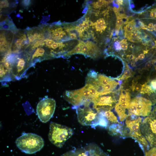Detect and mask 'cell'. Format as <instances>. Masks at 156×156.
Instances as JSON below:
<instances>
[{"instance_id": "6da1fadb", "label": "cell", "mask_w": 156, "mask_h": 156, "mask_svg": "<svg viewBox=\"0 0 156 156\" xmlns=\"http://www.w3.org/2000/svg\"><path fill=\"white\" fill-rule=\"evenodd\" d=\"M16 146L22 152L32 154L40 151L44 146V142L40 136L32 133H24L16 140Z\"/></svg>"}, {"instance_id": "7a4b0ae2", "label": "cell", "mask_w": 156, "mask_h": 156, "mask_svg": "<svg viewBox=\"0 0 156 156\" xmlns=\"http://www.w3.org/2000/svg\"><path fill=\"white\" fill-rule=\"evenodd\" d=\"M142 118L138 116L131 115L128 116L125 121V126L123 128V135L133 138L140 143L142 150L146 151L149 148L148 143L142 135L140 127Z\"/></svg>"}, {"instance_id": "3957f363", "label": "cell", "mask_w": 156, "mask_h": 156, "mask_svg": "<svg viewBox=\"0 0 156 156\" xmlns=\"http://www.w3.org/2000/svg\"><path fill=\"white\" fill-rule=\"evenodd\" d=\"M76 110L78 121L84 126H90L94 128L98 125L99 112L93 107L90 101L75 107Z\"/></svg>"}, {"instance_id": "277c9868", "label": "cell", "mask_w": 156, "mask_h": 156, "mask_svg": "<svg viewBox=\"0 0 156 156\" xmlns=\"http://www.w3.org/2000/svg\"><path fill=\"white\" fill-rule=\"evenodd\" d=\"M49 129V140L52 144L59 148L62 147L73 133L71 128L53 122L50 123Z\"/></svg>"}, {"instance_id": "5b68a950", "label": "cell", "mask_w": 156, "mask_h": 156, "mask_svg": "<svg viewBox=\"0 0 156 156\" xmlns=\"http://www.w3.org/2000/svg\"><path fill=\"white\" fill-rule=\"evenodd\" d=\"M140 130L147 141L149 149L156 146V107L141 122Z\"/></svg>"}, {"instance_id": "8992f818", "label": "cell", "mask_w": 156, "mask_h": 156, "mask_svg": "<svg viewBox=\"0 0 156 156\" xmlns=\"http://www.w3.org/2000/svg\"><path fill=\"white\" fill-rule=\"evenodd\" d=\"M31 55L27 53L16 55L15 58L10 62L11 64V73L13 78L18 79L21 78L31 64Z\"/></svg>"}, {"instance_id": "52a82bcc", "label": "cell", "mask_w": 156, "mask_h": 156, "mask_svg": "<svg viewBox=\"0 0 156 156\" xmlns=\"http://www.w3.org/2000/svg\"><path fill=\"white\" fill-rule=\"evenodd\" d=\"M55 106V101L50 98L43 99L38 102L36 112L41 122L46 123L49 121L54 113Z\"/></svg>"}, {"instance_id": "ba28073f", "label": "cell", "mask_w": 156, "mask_h": 156, "mask_svg": "<svg viewBox=\"0 0 156 156\" xmlns=\"http://www.w3.org/2000/svg\"><path fill=\"white\" fill-rule=\"evenodd\" d=\"M62 156H109L97 145L91 143L81 148L72 150Z\"/></svg>"}, {"instance_id": "9c48e42d", "label": "cell", "mask_w": 156, "mask_h": 156, "mask_svg": "<svg viewBox=\"0 0 156 156\" xmlns=\"http://www.w3.org/2000/svg\"><path fill=\"white\" fill-rule=\"evenodd\" d=\"M135 104L138 116H148L151 113L152 103L150 101L141 97H136L131 101Z\"/></svg>"}, {"instance_id": "30bf717a", "label": "cell", "mask_w": 156, "mask_h": 156, "mask_svg": "<svg viewBox=\"0 0 156 156\" xmlns=\"http://www.w3.org/2000/svg\"><path fill=\"white\" fill-rule=\"evenodd\" d=\"M87 45V50L85 56L94 58L99 55V51L97 46L91 41L86 42Z\"/></svg>"}, {"instance_id": "8fae6325", "label": "cell", "mask_w": 156, "mask_h": 156, "mask_svg": "<svg viewBox=\"0 0 156 156\" xmlns=\"http://www.w3.org/2000/svg\"><path fill=\"white\" fill-rule=\"evenodd\" d=\"M92 26H94L96 31L101 33L105 31L107 27L105 21L103 18L99 19L96 22L93 23Z\"/></svg>"}, {"instance_id": "7c38bea8", "label": "cell", "mask_w": 156, "mask_h": 156, "mask_svg": "<svg viewBox=\"0 0 156 156\" xmlns=\"http://www.w3.org/2000/svg\"><path fill=\"white\" fill-rule=\"evenodd\" d=\"M83 42V41L81 40L79 41L78 44L75 46V47L73 49L67 52L64 55V56L68 57L72 55L75 54H81V51L82 47Z\"/></svg>"}, {"instance_id": "4fadbf2b", "label": "cell", "mask_w": 156, "mask_h": 156, "mask_svg": "<svg viewBox=\"0 0 156 156\" xmlns=\"http://www.w3.org/2000/svg\"><path fill=\"white\" fill-rule=\"evenodd\" d=\"M115 109L120 121H123L127 116V115L125 114V109L122 108L118 103L115 105Z\"/></svg>"}, {"instance_id": "5bb4252c", "label": "cell", "mask_w": 156, "mask_h": 156, "mask_svg": "<svg viewBox=\"0 0 156 156\" xmlns=\"http://www.w3.org/2000/svg\"><path fill=\"white\" fill-rule=\"evenodd\" d=\"M135 22L134 20L129 22L125 27V36L126 38L127 37L135 30Z\"/></svg>"}, {"instance_id": "9a60e30c", "label": "cell", "mask_w": 156, "mask_h": 156, "mask_svg": "<svg viewBox=\"0 0 156 156\" xmlns=\"http://www.w3.org/2000/svg\"><path fill=\"white\" fill-rule=\"evenodd\" d=\"M104 116L107 119L108 122L115 123L118 122L116 117L110 110L103 111Z\"/></svg>"}, {"instance_id": "2e32d148", "label": "cell", "mask_w": 156, "mask_h": 156, "mask_svg": "<svg viewBox=\"0 0 156 156\" xmlns=\"http://www.w3.org/2000/svg\"><path fill=\"white\" fill-rule=\"evenodd\" d=\"M139 31L136 29L127 38L129 41L133 42H136L140 41L141 40L140 35Z\"/></svg>"}, {"instance_id": "e0dca14e", "label": "cell", "mask_w": 156, "mask_h": 156, "mask_svg": "<svg viewBox=\"0 0 156 156\" xmlns=\"http://www.w3.org/2000/svg\"><path fill=\"white\" fill-rule=\"evenodd\" d=\"M111 1H106L105 0H99L94 2L92 3L93 7L95 9L101 8L104 6H106Z\"/></svg>"}, {"instance_id": "ac0fdd59", "label": "cell", "mask_w": 156, "mask_h": 156, "mask_svg": "<svg viewBox=\"0 0 156 156\" xmlns=\"http://www.w3.org/2000/svg\"><path fill=\"white\" fill-rule=\"evenodd\" d=\"M126 101H130V97L129 93L127 92L125 94H124L122 93L120 96L118 103H120Z\"/></svg>"}, {"instance_id": "d6986e66", "label": "cell", "mask_w": 156, "mask_h": 156, "mask_svg": "<svg viewBox=\"0 0 156 156\" xmlns=\"http://www.w3.org/2000/svg\"><path fill=\"white\" fill-rule=\"evenodd\" d=\"M117 20L116 25V31H119L123 24V21L122 18H120L119 16L116 15Z\"/></svg>"}, {"instance_id": "ffe728a7", "label": "cell", "mask_w": 156, "mask_h": 156, "mask_svg": "<svg viewBox=\"0 0 156 156\" xmlns=\"http://www.w3.org/2000/svg\"><path fill=\"white\" fill-rule=\"evenodd\" d=\"M145 156H156V147H154L145 151Z\"/></svg>"}, {"instance_id": "44dd1931", "label": "cell", "mask_w": 156, "mask_h": 156, "mask_svg": "<svg viewBox=\"0 0 156 156\" xmlns=\"http://www.w3.org/2000/svg\"><path fill=\"white\" fill-rule=\"evenodd\" d=\"M121 49L123 50H126L127 49L128 44L127 40L125 39H123L119 42Z\"/></svg>"}, {"instance_id": "7402d4cb", "label": "cell", "mask_w": 156, "mask_h": 156, "mask_svg": "<svg viewBox=\"0 0 156 156\" xmlns=\"http://www.w3.org/2000/svg\"><path fill=\"white\" fill-rule=\"evenodd\" d=\"M130 101H126L120 103H118L122 108L125 109H129L130 104Z\"/></svg>"}, {"instance_id": "603a6c76", "label": "cell", "mask_w": 156, "mask_h": 156, "mask_svg": "<svg viewBox=\"0 0 156 156\" xmlns=\"http://www.w3.org/2000/svg\"><path fill=\"white\" fill-rule=\"evenodd\" d=\"M9 3L7 0H1L0 1V8H5L9 6Z\"/></svg>"}, {"instance_id": "cb8c5ba5", "label": "cell", "mask_w": 156, "mask_h": 156, "mask_svg": "<svg viewBox=\"0 0 156 156\" xmlns=\"http://www.w3.org/2000/svg\"><path fill=\"white\" fill-rule=\"evenodd\" d=\"M150 16L152 18L156 19V8L152 9L150 11Z\"/></svg>"}, {"instance_id": "d4e9b609", "label": "cell", "mask_w": 156, "mask_h": 156, "mask_svg": "<svg viewBox=\"0 0 156 156\" xmlns=\"http://www.w3.org/2000/svg\"><path fill=\"white\" fill-rule=\"evenodd\" d=\"M150 87L152 90H156V79L153 80L151 81Z\"/></svg>"}, {"instance_id": "484cf974", "label": "cell", "mask_w": 156, "mask_h": 156, "mask_svg": "<svg viewBox=\"0 0 156 156\" xmlns=\"http://www.w3.org/2000/svg\"><path fill=\"white\" fill-rule=\"evenodd\" d=\"M68 34L69 37L71 40L77 39L78 37H79L77 34L75 33H71Z\"/></svg>"}, {"instance_id": "4316f807", "label": "cell", "mask_w": 156, "mask_h": 156, "mask_svg": "<svg viewBox=\"0 0 156 156\" xmlns=\"http://www.w3.org/2000/svg\"><path fill=\"white\" fill-rule=\"evenodd\" d=\"M137 91H140L143 89V86L140 84H136L134 87V89Z\"/></svg>"}, {"instance_id": "83f0119b", "label": "cell", "mask_w": 156, "mask_h": 156, "mask_svg": "<svg viewBox=\"0 0 156 156\" xmlns=\"http://www.w3.org/2000/svg\"><path fill=\"white\" fill-rule=\"evenodd\" d=\"M114 46L116 50H119L121 49L119 42L118 41H116L115 42Z\"/></svg>"}, {"instance_id": "f1b7e54d", "label": "cell", "mask_w": 156, "mask_h": 156, "mask_svg": "<svg viewBox=\"0 0 156 156\" xmlns=\"http://www.w3.org/2000/svg\"><path fill=\"white\" fill-rule=\"evenodd\" d=\"M130 74L131 73L130 70H127L125 71L123 76L126 78H128L130 77Z\"/></svg>"}, {"instance_id": "f546056e", "label": "cell", "mask_w": 156, "mask_h": 156, "mask_svg": "<svg viewBox=\"0 0 156 156\" xmlns=\"http://www.w3.org/2000/svg\"><path fill=\"white\" fill-rule=\"evenodd\" d=\"M22 3L25 6H28L30 4V1L24 0L22 1Z\"/></svg>"}, {"instance_id": "4dcf8cb0", "label": "cell", "mask_w": 156, "mask_h": 156, "mask_svg": "<svg viewBox=\"0 0 156 156\" xmlns=\"http://www.w3.org/2000/svg\"><path fill=\"white\" fill-rule=\"evenodd\" d=\"M145 55L143 53H141L139 55L138 58L140 60H142L144 59Z\"/></svg>"}, {"instance_id": "1f68e13d", "label": "cell", "mask_w": 156, "mask_h": 156, "mask_svg": "<svg viewBox=\"0 0 156 156\" xmlns=\"http://www.w3.org/2000/svg\"><path fill=\"white\" fill-rule=\"evenodd\" d=\"M151 64L150 62H147L145 65V67L146 68L148 69L151 68Z\"/></svg>"}, {"instance_id": "d6a6232c", "label": "cell", "mask_w": 156, "mask_h": 156, "mask_svg": "<svg viewBox=\"0 0 156 156\" xmlns=\"http://www.w3.org/2000/svg\"><path fill=\"white\" fill-rule=\"evenodd\" d=\"M123 2V0H117L116 1L117 3L119 5H122Z\"/></svg>"}, {"instance_id": "836d02e7", "label": "cell", "mask_w": 156, "mask_h": 156, "mask_svg": "<svg viewBox=\"0 0 156 156\" xmlns=\"http://www.w3.org/2000/svg\"><path fill=\"white\" fill-rule=\"evenodd\" d=\"M156 31V23L155 24L153 25V30Z\"/></svg>"}, {"instance_id": "e575fe53", "label": "cell", "mask_w": 156, "mask_h": 156, "mask_svg": "<svg viewBox=\"0 0 156 156\" xmlns=\"http://www.w3.org/2000/svg\"><path fill=\"white\" fill-rule=\"evenodd\" d=\"M155 47L156 48V40H155Z\"/></svg>"}]
</instances>
